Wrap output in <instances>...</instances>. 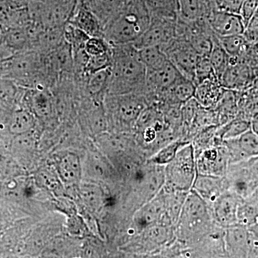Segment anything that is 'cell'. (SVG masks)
Masks as SVG:
<instances>
[{
    "label": "cell",
    "mask_w": 258,
    "mask_h": 258,
    "mask_svg": "<svg viewBox=\"0 0 258 258\" xmlns=\"http://www.w3.org/2000/svg\"><path fill=\"white\" fill-rule=\"evenodd\" d=\"M24 99L29 102L34 115L48 118L52 113V103L49 88H25Z\"/></svg>",
    "instance_id": "obj_18"
},
{
    "label": "cell",
    "mask_w": 258,
    "mask_h": 258,
    "mask_svg": "<svg viewBox=\"0 0 258 258\" xmlns=\"http://www.w3.org/2000/svg\"><path fill=\"white\" fill-rule=\"evenodd\" d=\"M188 144V142H181V141H174L166 144L151 159L153 164L156 165L166 166L170 163L176 157V154L181 147Z\"/></svg>",
    "instance_id": "obj_32"
},
{
    "label": "cell",
    "mask_w": 258,
    "mask_h": 258,
    "mask_svg": "<svg viewBox=\"0 0 258 258\" xmlns=\"http://www.w3.org/2000/svg\"><path fill=\"white\" fill-rule=\"evenodd\" d=\"M229 165L228 151L222 144L207 148L196 155L197 172L198 174L224 177Z\"/></svg>",
    "instance_id": "obj_10"
},
{
    "label": "cell",
    "mask_w": 258,
    "mask_h": 258,
    "mask_svg": "<svg viewBox=\"0 0 258 258\" xmlns=\"http://www.w3.org/2000/svg\"><path fill=\"white\" fill-rule=\"evenodd\" d=\"M176 23L175 20L152 17L149 28L132 44L138 50L154 46L161 48L176 37Z\"/></svg>",
    "instance_id": "obj_9"
},
{
    "label": "cell",
    "mask_w": 258,
    "mask_h": 258,
    "mask_svg": "<svg viewBox=\"0 0 258 258\" xmlns=\"http://www.w3.org/2000/svg\"><path fill=\"white\" fill-rule=\"evenodd\" d=\"M138 51L139 57L147 70L158 69L169 60L159 47H143Z\"/></svg>",
    "instance_id": "obj_29"
},
{
    "label": "cell",
    "mask_w": 258,
    "mask_h": 258,
    "mask_svg": "<svg viewBox=\"0 0 258 258\" xmlns=\"http://www.w3.org/2000/svg\"><path fill=\"white\" fill-rule=\"evenodd\" d=\"M69 23L81 29L89 37H103V26L101 22L92 13L83 8L78 3Z\"/></svg>",
    "instance_id": "obj_20"
},
{
    "label": "cell",
    "mask_w": 258,
    "mask_h": 258,
    "mask_svg": "<svg viewBox=\"0 0 258 258\" xmlns=\"http://www.w3.org/2000/svg\"><path fill=\"white\" fill-rule=\"evenodd\" d=\"M250 129V121L237 116L225 124L220 125L215 132V138L222 144L223 141L237 138Z\"/></svg>",
    "instance_id": "obj_25"
},
{
    "label": "cell",
    "mask_w": 258,
    "mask_h": 258,
    "mask_svg": "<svg viewBox=\"0 0 258 258\" xmlns=\"http://www.w3.org/2000/svg\"><path fill=\"white\" fill-rule=\"evenodd\" d=\"M63 35L64 40L72 47L73 51L84 48L86 42L91 37L69 22L64 25Z\"/></svg>",
    "instance_id": "obj_31"
},
{
    "label": "cell",
    "mask_w": 258,
    "mask_h": 258,
    "mask_svg": "<svg viewBox=\"0 0 258 258\" xmlns=\"http://www.w3.org/2000/svg\"><path fill=\"white\" fill-rule=\"evenodd\" d=\"M182 76L170 60L156 69L147 70V92L146 97L155 101L161 93L170 87L180 76Z\"/></svg>",
    "instance_id": "obj_11"
},
{
    "label": "cell",
    "mask_w": 258,
    "mask_h": 258,
    "mask_svg": "<svg viewBox=\"0 0 258 258\" xmlns=\"http://www.w3.org/2000/svg\"><path fill=\"white\" fill-rule=\"evenodd\" d=\"M2 77L13 81L23 88H51L43 55L36 50L13 54L5 60Z\"/></svg>",
    "instance_id": "obj_3"
},
{
    "label": "cell",
    "mask_w": 258,
    "mask_h": 258,
    "mask_svg": "<svg viewBox=\"0 0 258 258\" xmlns=\"http://www.w3.org/2000/svg\"><path fill=\"white\" fill-rule=\"evenodd\" d=\"M150 13L151 18L177 20L179 17V0H144Z\"/></svg>",
    "instance_id": "obj_26"
},
{
    "label": "cell",
    "mask_w": 258,
    "mask_h": 258,
    "mask_svg": "<svg viewBox=\"0 0 258 258\" xmlns=\"http://www.w3.org/2000/svg\"><path fill=\"white\" fill-rule=\"evenodd\" d=\"M228 151L230 164L258 156V136L251 129L237 138L223 141Z\"/></svg>",
    "instance_id": "obj_14"
},
{
    "label": "cell",
    "mask_w": 258,
    "mask_h": 258,
    "mask_svg": "<svg viewBox=\"0 0 258 258\" xmlns=\"http://www.w3.org/2000/svg\"><path fill=\"white\" fill-rule=\"evenodd\" d=\"M151 23L144 0H125L119 12L105 25L103 37L111 47L134 43Z\"/></svg>",
    "instance_id": "obj_2"
},
{
    "label": "cell",
    "mask_w": 258,
    "mask_h": 258,
    "mask_svg": "<svg viewBox=\"0 0 258 258\" xmlns=\"http://www.w3.org/2000/svg\"><path fill=\"white\" fill-rule=\"evenodd\" d=\"M166 189L189 192L197 176L196 154L192 144H186L165 168Z\"/></svg>",
    "instance_id": "obj_5"
},
{
    "label": "cell",
    "mask_w": 258,
    "mask_h": 258,
    "mask_svg": "<svg viewBox=\"0 0 258 258\" xmlns=\"http://www.w3.org/2000/svg\"><path fill=\"white\" fill-rule=\"evenodd\" d=\"M57 172L61 180L67 184H76L81 181L82 168L79 157L74 153L68 152L59 157Z\"/></svg>",
    "instance_id": "obj_21"
},
{
    "label": "cell",
    "mask_w": 258,
    "mask_h": 258,
    "mask_svg": "<svg viewBox=\"0 0 258 258\" xmlns=\"http://www.w3.org/2000/svg\"><path fill=\"white\" fill-rule=\"evenodd\" d=\"M258 12V0H243L240 10L241 18L243 20L244 27L248 24Z\"/></svg>",
    "instance_id": "obj_34"
},
{
    "label": "cell",
    "mask_w": 258,
    "mask_h": 258,
    "mask_svg": "<svg viewBox=\"0 0 258 258\" xmlns=\"http://www.w3.org/2000/svg\"><path fill=\"white\" fill-rule=\"evenodd\" d=\"M244 38L250 45L258 44V13H256L253 18L244 28L243 33Z\"/></svg>",
    "instance_id": "obj_35"
},
{
    "label": "cell",
    "mask_w": 258,
    "mask_h": 258,
    "mask_svg": "<svg viewBox=\"0 0 258 258\" xmlns=\"http://www.w3.org/2000/svg\"><path fill=\"white\" fill-rule=\"evenodd\" d=\"M243 0H214L217 9L239 14Z\"/></svg>",
    "instance_id": "obj_36"
},
{
    "label": "cell",
    "mask_w": 258,
    "mask_h": 258,
    "mask_svg": "<svg viewBox=\"0 0 258 258\" xmlns=\"http://www.w3.org/2000/svg\"><path fill=\"white\" fill-rule=\"evenodd\" d=\"M257 13H258V12H257Z\"/></svg>",
    "instance_id": "obj_43"
},
{
    "label": "cell",
    "mask_w": 258,
    "mask_h": 258,
    "mask_svg": "<svg viewBox=\"0 0 258 258\" xmlns=\"http://www.w3.org/2000/svg\"><path fill=\"white\" fill-rule=\"evenodd\" d=\"M212 220L208 204L191 189L186 195L176 222L178 235L182 240H189L206 232Z\"/></svg>",
    "instance_id": "obj_4"
},
{
    "label": "cell",
    "mask_w": 258,
    "mask_h": 258,
    "mask_svg": "<svg viewBox=\"0 0 258 258\" xmlns=\"http://www.w3.org/2000/svg\"><path fill=\"white\" fill-rule=\"evenodd\" d=\"M213 67L217 79L221 83V79L230 62V55L222 47L217 35H214L213 45L208 55Z\"/></svg>",
    "instance_id": "obj_27"
},
{
    "label": "cell",
    "mask_w": 258,
    "mask_h": 258,
    "mask_svg": "<svg viewBox=\"0 0 258 258\" xmlns=\"http://www.w3.org/2000/svg\"><path fill=\"white\" fill-rule=\"evenodd\" d=\"M242 199L226 190L210 207L212 219L220 227L237 225V210Z\"/></svg>",
    "instance_id": "obj_13"
},
{
    "label": "cell",
    "mask_w": 258,
    "mask_h": 258,
    "mask_svg": "<svg viewBox=\"0 0 258 258\" xmlns=\"http://www.w3.org/2000/svg\"><path fill=\"white\" fill-rule=\"evenodd\" d=\"M44 179H45V181H50V178H47V176H45V174H44ZM55 179V178H52L51 179V181H52V179ZM48 186H50V187H52V186H54V184H52V183H51L50 181H49L48 184H47Z\"/></svg>",
    "instance_id": "obj_40"
},
{
    "label": "cell",
    "mask_w": 258,
    "mask_h": 258,
    "mask_svg": "<svg viewBox=\"0 0 258 258\" xmlns=\"http://www.w3.org/2000/svg\"><path fill=\"white\" fill-rule=\"evenodd\" d=\"M106 99L112 119L123 126L137 123L139 115L148 105L147 97L141 93L107 94Z\"/></svg>",
    "instance_id": "obj_7"
},
{
    "label": "cell",
    "mask_w": 258,
    "mask_h": 258,
    "mask_svg": "<svg viewBox=\"0 0 258 258\" xmlns=\"http://www.w3.org/2000/svg\"><path fill=\"white\" fill-rule=\"evenodd\" d=\"M1 106H2V104H1V103H0V107H1Z\"/></svg>",
    "instance_id": "obj_42"
},
{
    "label": "cell",
    "mask_w": 258,
    "mask_h": 258,
    "mask_svg": "<svg viewBox=\"0 0 258 258\" xmlns=\"http://www.w3.org/2000/svg\"><path fill=\"white\" fill-rule=\"evenodd\" d=\"M224 242L226 252L230 257H248L249 231L247 227L238 224L227 227L224 233Z\"/></svg>",
    "instance_id": "obj_15"
},
{
    "label": "cell",
    "mask_w": 258,
    "mask_h": 258,
    "mask_svg": "<svg viewBox=\"0 0 258 258\" xmlns=\"http://www.w3.org/2000/svg\"><path fill=\"white\" fill-rule=\"evenodd\" d=\"M250 129L258 136V115L250 120Z\"/></svg>",
    "instance_id": "obj_39"
},
{
    "label": "cell",
    "mask_w": 258,
    "mask_h": 258,
    "mask_svg": "<svg viewBox=\"0 0 258 258\" xmlns=\"http://www.w3.org/2000/svg\"><path fill=\"white\" fill-rule=\"evenodd\" d=\"M212 8L206 0H179V17L186 20L207 19Z\"/></svg>",
    "instance_id": "obj_23"
},
{
    "label": "cell",
    "mask_w": 258,
    "mask_h": 258,
    "mask_svg": "<svg viewBox=\"0 0 258 258\" xmlns=\"http://www.w3.org/2000/svg\"><path fill=\"white\" fill-rule=\"evenodd\" d=\"M36 118L31 111L25 108L15 110L8 116L7 128L11 134L18 136L28 133L35 128Z\"/></svg>",
    "instance_id": "obj_22"
},
{
    "label": "cell",
    "mask_w": 258,
    "mask_h": 258,
    "mask_svg": "<svg viewBox=\"0 0 258 258\" xmlns=\"http://www.w3.org/2000/svg\"><path fill=\"white\" fill-rule=\"evenodd\" d=\"M217 79L208 56H199L195 69V85L205 80Z\"/></svg>",
    "instance_id": "obj_33"
},
{
    "label": "cell",
    "mask_w": 258,
    "mask_h": 258,
    "mask_svg": "<svg viewBox=\"0 0 258 258\" xmlns=\"http://www.w3.org/2000/svg\"><path fill=\"white\" fill-rule=\"evenodd\" d=\"M25 88L20 87L16 83L0 76V103L3 105L13 104L19 97L21 96Z\"/></svg>",
    "instance_id": "obj_30"
},
{
    "label": "cell",
    "mask_w": 258,
    "mask_h": 258,
    "mask_svg": "<svg viewBox=\"0 0 258 258\" xmlns=\"http://www.w3.org/2000/svg\"><path fill=\"white\" fill-rule=\"evenodd\" d=\"M161 49L180 74L195 83V69L200 55L191 44L184 38L175 37Z\"/></svg>",
    "instance_id": "obj_8"
},
{
    "label": "cell",
    "mask_w": 258,
    "mask_h": 258,
    "mask_svg": "<svg viewBox=\"0 0 258 258\" xmlns=\"http://www.w3.org/2000/svg\"><path fill=\"white\" fill-rule=\"evenodd\" d=\"M227 190L243 200L258 190V156L233 163L226 173Z\"/></svg>",
    "instance_id": "obj_6"
},
{
    "label": "cell",
    "mask_w": 258,
    "mask_h": 258,
    "mask_svg": "<svg viewBox=\"0 0 258 258\" xmlns=\"http://www.w3.org/2000/svg\"><path fill=\"white\" fill-rule=\"evenodd\" d=\"M258 223V190L249 198L241 200L237 210V224L249 227Z\"/></svg>",
    "instance_id": "obj_24"
},
{
    "label": "cell",
    "mask_w": 258,
    "mask_h": 258,
    "mask_svg": "<svg viewBox=\"0 0 258 258\" xmlns=\"http://www.w3.org/2000/svg\"><path fill=\"white\" fill-rule=\"evenodd\" d=\"M111 79L108 94L147 92V69L133 44L112 47Z\"/></svg>",
    "instance_id": "obj_1"
},
{
    "label": "cell",
    "mask_w": 258,
    "mask_h": 258,
    "mask_svg": "<svg viewBox=\"0 0 258 258\" xmlns=\"http://www.w3.org/2000/svg\"><path fill=\"white\" fill-rule=\"evenodd\" d=\"M191 189L198 194L210 208L212 204L227 190L225 176L203 175L197 173Z\"/></svg>",
    "instance_id": "obj_16"
},
{
    "label": "cell",
    "mask_w": 258,
    "mask_h": 258,
    "mask_svg": "<svg viewBox=\"0 0 258 258\" xmlns=\"http://www.w3.org/2000/svg\"><path fill=\"white\" fill-rule=\"evenodd\" d=\"M225 88L217 79L205 80L195 88V98L199 104L206 108H214L223 94Z\"/></svg>",
    "instance_id": "obj_19"
},
{
    "label": "cell",
    "mask_w": 258,
    "mask_h": 258,
    "mask_svg": "<svg viewBox=\"0 0 258 258\" xmlns=\"http://www.w3.org/2000/svg\"><path fill=\"white\" fill-rule=\"evenodd\" d=\"M35 1H44V0H35Z\"/></svg>",
    "instance_id": "obj_41"
},
{
    "label": "cell",
    "mask_w": 258,
    "mask_h": 258,
    "mask_svg": "<svg viewBox=\"0 0 258 258\" xmlns=\"http://www.w3.org/2000/svg\"><path fill=\"white\" fill-rule=\"evenodd\" d=\"M125 0H78L83 8L92 13L98 19L104 28L124 3Z\"/></svg>",
    "instance_id": "obj_17"
},
{
    "label": "cell",
    "mask_w": 258,
    "mask_h": 258,
    "mask_svg": "<svg viewBox=\"0 0 258 258\" xmlns=\"http://www.w3.org/2000/svg\"><path fill=\"white\" fill-rule=\"evenodd\" d=\"M227 53L230 57H241L248 51L250 44L246 40L243 35L217 37Z\"/></svg>",
    "instance_id": "obj_28"
},
{
    "label": "cell",
    "mask_w": 258,
    "mask_h": 258,
    "mask_svg": "<svg viewBox=\"0 0 258 258\" xmlns=\"http://www.w3.org/2000/svg\"><path fill=\"white\" fill-rule=\"evenodd\" d=\"M207 20L217 37L241 35L245 28L240 14L217 9L215 5L209 13Z\"/></svg>",
    "instance_id": "obj_12"
},
{
    "label": "cell",
    "mask_w": 258,
    "mask_h": 258,
    "mask_svg": "<svg viewBox=\"0 0 258 258\" xmlns=\"http://www.w3.org/2000/svg\"><path fill=\"white\" fill-rule=\"evenodd\" d=\"M98 192V190L93 189V188H91V189H86V188H85V190L83 191L85 199L87 200L88 203L95 205H96V202L98 203V198H100L99 194Z\"/></svg>",
    "instance_id": "obj_37"
},
{
    "label": "cell",
    "mask_w": 258,
    "mask_h": 258,
    "mask_svg": "<svg viewBox=\"0 0 258 258\" xmlns=\"http://www.w3.org/2000/svg\"><path fill=\"white\" fill-rule=\"evenodd\" d=\"M13 54L8 49L5 48L3 45H0V76H1L2 69L5 60Z\"/></svg>",
    "instance_id": "obj_38"
}]
</instances>
